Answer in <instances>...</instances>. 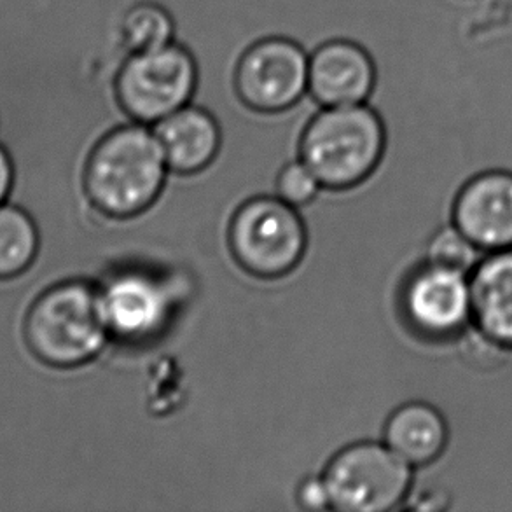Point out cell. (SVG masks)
Returning <instances> with one entry per match:
<instances>
[{
  "mask_svg": "<svg viewBox=\"0 0 512 512\" xmlns=\"http://www.w3.org/2000/svg\"><path fill=\"white\" fill-rule=\"evenodd\" d=\"M168 170L153 128L130 121L91 146L84 165V191L100 214L128 219L158 200Z\"/></svg>",
  "mask_w": 512,
  "mask_h": 512,
  "instance_id": "obj_1",
  "label": "cell"
},
{
  "mask_svg": "<svg viewBox=\"0 0 512 512\" xmlns=\"http://www.w3.org/2000/svg\"><path fill=\"white\" fill-rule=\"evenodd\" d=\"M109 336L100 291L84 280L44 289L23 319L28 352L53 369L84 366L104 350Z\"/></svg>",
  "mask_w": 512,
  "mask_h": 512,
  "instance_id": "obj_2",
  "label": "cell"
},
{
  "mask_svg": "<svg viewBox=\"0 0 512 512\" xmlns=\"http://www.w3.org/2000/svg\"><path fill=\"white\" fill-rule=\"evenodd\" d=\"M387 144V125L369 102L319 107L301 133L299 156L322 186L346 189L376 170Z\"/></svg>",
  "mask_w": 512,
  "mask_h": 512,
  "instance_id": "obj_3",
  "label": "cell"
},
{
  "mask_svg": "<svg viewBox=\"0 0 512 512\" xmlns=\"http://www.w3.org/2000/svg\"><path fill=\"white\" fill-rule=\"evenodd\" d=\"M116 88L128 118L154 126L194 102L198 63L193 53L177 41L165 48L130 53L119 70Z\"/></svg>",
  "mask_w": 512,
  "mask_h": 512,
  "instance_id": "obj_4",
  "label": "cell"
},
{
  "mask_svg": "<svg viewBox=\"0 0 512 512\" xmlns=\"http://www.w3.org/2000/svg\"><path fill=\"white\" fill-rule=\"evenodd\" d=\"M229 245L243 270L259 278L291 273L305 256L306 229L296 207L282 198H256L240 207Z\"/></svg>",
  "mask_w": 512,
  "mask_h": 512,
  "instance_id": "obj_5",
  "label": "cell"
},
{
  "mask_svg": "<svg viewBox=\"0 0 512 512\" xmlns=\"http://www.w3.org/2000/svg\"><path fill=\"white\" fill-rule=\"evenodd\" d=\"M324 481L333 509L387 512L406 499L413 483V465L387 444H353L327 465Z\"/></svg>",
  "mask_w": 512,
  "mask_h": 512,
  "instance_id": "obj_6",
  "label": "cell"
},
{
  "mask_svg": "<svg viewBox=\"0 0 512 512\" xmlns=\"http://www.w3.org/2000/svg\"><path fill=\"white\" fill-rule=\"evenodd\" d=\"M310 51L289 37H266L243 53L235 84L243 104L257 112H284L308 97Z\"/></svg>",
  "mask_w": 512,
  "mask_h": 512,
  "instance_id": "obj_7",
  "label": "cell"
},
{
  "mask_svg": "<svg viewBox=\"0 0 512 512\" xmlns=\"http://www.w3.org/2000/svg\"><path fill=\"white\" fill-rule=\"evenodd\" d=\"M409 322L427 336L448 338L472 322L469 273L427 263L404 289Z\"/></svg>",
  "mask_w": 512,
  "mask_h": 512,
  "instance_id": "obj_8",
  "label": "cell"
},
{
  "mask_svg": "<svg viewBox=\"0 0 512 512\" xmlns=\"http://www.w3.org/2000/svg\"><path fill=\"white\" fill-rule=\"evenodd\" d=\"M376 76V63L366 49L348 39H333L310 53L308 95L320 107L367 104Z\"/></svg>",
  "mask_w": 512,
  "mask_h": 512,
  "instance_id": "obj_9",
  "label": "cell"
},
{
  "mask_svg": "<svg viewBox=\"0 0 512 512\" xmlns=\"http://www.w3.org/2000/svg\"><path fill=\"white\" fill-rule=\"evenodd\" d=\"M453 224L481 252L512 247V173L485 172L469 180L453 205Z\"/></svg>",
  "mask_w": 512,
  "mask_h": 512,
  "instance_id": "obj_10",
  "label": "cell"
},
{
  "mask_svg": "<svg viewBox=\"0 0 512 512\" xmlns=\"http://www.w3.org/2000/svg\"><path fill=\"white\" fill-rule=\"evenodd\" d=\"M98 291L111 336L125 341H144L167 326L170 294L167 287L151 275H116Z\"/></svg>",
  "mask_w": 512,
  "mask_h": 512,
  "instance_id": "obj_11",
  "label": "cell"
},
{
  "mask_svg": "<svg viewBox=\"0 0 512 512\" xmlns=\"http://www.w3.org/2000/svg\"><path fill=\"white\" fill-rule=\"evenodd\" d=\"M172 172L191 175L214 163L224 137L219 119L207 107L191 102L153 126Z\"/></svg>",
  "mask_w": 512,
  "mask_h": 512,
  "instance_id": "obj_12",
  "label": "cell"
},
{
  "mask_svg": "<svg viewBox=\"0 0 512 512\" xmlns=\"http://www.w3.org/2000/svg\"><path fill=\"white\" fill-rule=\"evenodd\" d=\"M469 280L472 322L486 340L512 348V247L481 257Z\"/></svg>",
  "mask_w": 512,
  "mask_h": 512,
  "instance_id": "obj_13",
  "label": "cell"
},
{
  "mask_svg": "<svg viewBox=\"0 0 512 512\" xmlns=\"http://www.w3.org/2000/svg\"><path fill=\"white\" fill-rule=\"evenodd\" d=\"M448 441L443 415L425 402L397 409L385 427V444L413 467L434 462Z\"/></svg>",
  "mask_w": 512,
  "mask_h": 512,
  "instance_id": "obj_14",
  "label": "cell"
},
{
  "mask_svg": "<svg viewBox=\"0 0 512 512\" xmlns=\"http://www.w3.org/2000/svg\"><path fill=\"white\" fill-rule=\"evenodd\" d=\"M41 249L32 215L18 205H0V282L25 275Z\"/></svg>",
  "mask_w": 512,
  "mask_h": 512,
  "instance_id": "obj_15",
  "label": "cell"
},
{
  "mask_svg": "<svg viewBox=\"0 0 512 512\" xmlns=\"http://www.w3.org/2000/svg\"><path fill=\"white\" fill-rule=\"evenodd\" d=\"M121 34L130 53L165 48L177 41V23L172 11L156 0H140L128 7Z\"/></svg>",
  "mask_w": 512,
  "mask_h": 512,
  "instance_id": "obj_16",
  "label": "cell"
},
{
  "mask_svg": "<svg viewBox=\"0 0 512 512\" xmlns=\"http://www.w3.org/2000/svg\"><path fill=\"white\" fill-rule=\"evenodd\" d=\"M479 259L481 250L455 224L439 229L427 247V263L462 273H471Z\"/></svg>",
  "mask_w": 512,
  "mask_h": 512,
  "instance_id": "obj_17",
  "label": "cell"
},
{
  "mask_svg": "<svg viewBox=\"0 0 512 512\" xmlns=\"http://www.w3.org/2000/svg\"><path fill=\"white\" fill-rule=\"evenodd\" d=\"M320 184L315 173L303 161L285 165L277 182L278 198L287 201L292 207L306 205L317 196Z\"/></svg>",
  "mask_w": 512,
  "mask_h": 512,
  "instance_id": "obj_18",
  "label": "cell"
},
{
  "mask_svg": "<svg viewBox=\"0 0 512 512\" xmlns=\"http://www.w3.org/2000/svg\"><path fill=\"white\" fill-rule=\"evenodd\" d=\"M299 506L306 511H326L333 509L331 495L324 478H308L298 488Z\"/></svg>",
  "mask_w": 512,
  "mask_h": 512,
  "instance_id": "obj_19",
  "label": "cell"
},
{
  "mask_svg": "<svg viewBox=\"0 0 512 512\" xmlns=\"http://www.w3.org/2000/svg\"><path fill=\"white\" fill-rule=\"evenodd\" d=\"M14 163L6 146L0 144V205H4L13 193Z\"/></svg>",
  "mask_w": 512,
  "mask_h": 512,
  "instance_id": "obj_20",
  "label": "cell"
}]
</instances>
